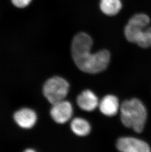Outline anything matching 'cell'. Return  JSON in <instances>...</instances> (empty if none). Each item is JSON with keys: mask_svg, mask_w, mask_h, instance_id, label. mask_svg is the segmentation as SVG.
Here are the masks:
<instances>
[{"mask_svg": "<svg viewBox=\"0 0 151 152\" xmlns=\"http://www.w3.org/2000/svg\"><path fill=\"white\" fill-rule=\"evenodd\" d=\"M92 45V39L89 34L84 32L77 34L72 42V55L75 63L80 70L86 73L96 74L107 69L110 63V54L105 49L91 53Z\"/></svg>", "mask_w": 151, "mask_h": 152, "instance_id": "1", "label": "cell"}, {"mask_svg": "<svg viewBox=\"0 0 151 152\" xmlns=\"http://www.w3.org/2000/svg\"><path fill=\"white\" fill-rule=\"evenodd\" d=\"M150 19L147 15L138 13L132 16L124 29L127 40L141 48L151 47V27H149Z\"/></svg>", "mask_w": 151, "mask_h": 152, "instance_id": "2", "label": "cell"}, {"mask_svg": "<svg viewBox=\"0 0 151 152\" xmlns=\"http://www.w3.org/2000/svg\"><path fill=\"white\" fill-rule=\"evenodd\" d=\"M121 120L127 128L137 133L144 129L147 120V112L143 103L137 99L124 101L120 107Z\"/></svg>", "mask_w": 151, "mask_h": 152, "instance_id": "3", "label": "cell"}, {"mask_svg": "<svg viewBox=\"0 0 151 152\" xmlns=\"http://www.w3.org/2000/svg\"><path fill=\"white\" fill-rule=\"evenodd\" d=\"M69 85L62 78L55 76L49 79L43 88V94L53 105L64 100L68 93Z\"/></svg>", "mask_w": 151, "mask_h": 152, "instance_id": "4", "label": "cell"}, {"mask_svg": "<svg viewBox=\"0 0 151 152\" xmlns=\"http://www.w3.org/2000/svg\"><path fill=\"white\" fill-rule=\"evenodd\" d=\"M116 147L119 151L124 152H149L150 147L143 141L135 138H120L117 140Z\"/></svg>", "mask_w": 151, "mask_h": 152, "instance_id": "5", "label": "cell"}, {"mask_svg": "<svg viewBox=\"0 0 151 152\" xmlns=\"http://www.w3.org/2000/svg\"><path fill=\"white\" fill-rule=\"evenodd\" d=\"M50 114L56 123H65L71 119L73 114L71 104L64 100L54 104L50 111Z\"/></svg>", "mask_w": 151, "mask_h": 152, "instance_id": "6", "label": "cell"}, {"mask_svg": "<svg viewBox=\"0 0 151 152\" xmlns=\"http://www.w3.org/2000/svg\"><path fill=\"white\" fill-rule=\"evenodd\" d=\"M14 119L19 126L23 129L33 128L37 121V115L34 111L24 108L17 111L14 114Z\"/></svg>", "mask_w": 151, "mask_h": 152, "instance_id": "7", "label": "cell"}, {"mask_svg": "<svg viewBox=\"0 0 151 152\" xmlns=\"http://www.w3.org/2000/svg\"><path fill=\"white\" fill-rule=\"evenodd\" d=\"M77 102L81 109L86 111L94 110L99 105L97 96L89 90H86L78 95Z\"/></svg>", "mask_w": 151, "mask_h": 152, "instance_id": "8", "label": "cell"}, {"mask_svg": "<svg viewBox=\"0 0 151 152\" xmlns=\"http://www.w3.org/2000/svg\"><path fill=\"white\" fill-rule=\"evenodd\" d=\"M101 112L107 116L115 115L120 108L118 99L113 95H107L99 104Z\"/></svg>", "mask_w": 151, "mask_h": 152, "instance_id": "9", "label": "cell"}, {"mask_svg": "<svg viewBox=\"0 0 151 152\" xmlns=\"http://www.w3.org/2000/svg\"><path fill=\"white\" fill-rule=\"evenodd\" d=\"M122 7L121 0H101L102 12L108 16H114L119 12Z\"/></svg>", "mask_w": 151, "mask_h": 152, "instance_id": "10", "label": "cell"}, {"mask_svg": "<svg viewBox=\"0 0 151 152\" xmlns=\"http://www.w3.org/2000/svg\"><path fill=\"white\" fill-rule=\"evenodd\" d=\"M70 126L72 131L78 136H86L90 133L91 131V126L89 122L82 118L73 119Z\"/></svg>", "mask_w": 151, "mask_h": 152, "instance_id": "11", "label": "cell"}, {"mask_svg": "<svg viewBox=\"0 0 151 152\" xmlns=\"http://www.w3.org/2000/svg\"><path fill=\"white\" fill-rule=\"evenodd\" d=\"M32 0H12V3L16 7L24 8L29 6Z\"/></svg>", "mask_w": 151, "mask_h": 152, "instance_id": "12", "label": "cell"}, {"mask_svg": "<svg viewBox=\"0 0 151 152\" xmlns=\"http://www.w3.org/2000/svg\"><path fill=\"white\" fill-rule=\"evenodd\" d=\"M26 152H34V150H33V149H28V150H26Z\"/></svg>", "mask_w": 151, "mask_h": 152, "instance_id": "13", "label": "cell"}]
</instances>
